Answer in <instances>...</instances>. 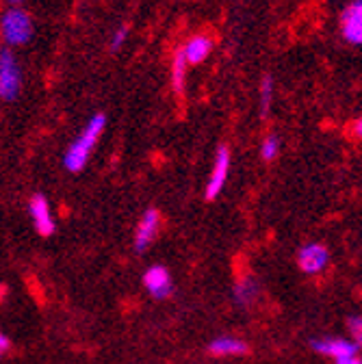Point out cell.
<instances>
[{"mask_svg": "<svg viewBox=\"0 0 362 364\" xmlns=\"http://www.w3.org/2000/svg\"><path fill=\"white\" fill-rule=\"evenodd\" d=\"M105 126H107V117L102 113H96L92 119L87 122V126L78 132V136L72 141V146L65 150L63 167L68 171L76 173V171H80L87 165V161H89V156H92L98 139L105 132Z\"/></svg>", "mask_w": 362, "mask_h": 364, "instance_id": "1", "label": "cell"}, {"mask_svg": "<svg viewBox=\"0 0 362 364\" xmlns=\"http://www.w3.org/2000/svg\"><path fill=\"white\" fill-rule=\"evenodd\" d=\"M0 28H3V39L11 48H18V46H26L33 39L35 26H33V18L18 7H11L3 14V20H0Z\"/></svg>", "mask_w": 362, "mask_h": 364, "instance_id": "2", "label": "cell"}, {"mask_svg": "<svg viewBox=\"0 0 362 364\" xmlns=\"http://www.w3.org/2000/svg\"><path fill=\"white\" fill-rule=\"evenodd\" d=\"M22 87V72L20 65L9 48H3L0 53V96L5 102H11L18 98Z\"/></svg>", "mask_w": 362, "mask_h": 364, "instance_id": "3", "label": "cell"}, {"mask_svg": "<svg viewBox=\"0 0 362 364\" xmlns=\"http://www.w3.org/2000/svg\"><path fill=\"white\" fill-rule=\"evenodd\" d=\"M228 173H230V152L228 148H219L217 150V156H215V165H213V171L208 176V182H206V200H215L223 187H225V182H228Z\"/></svg>", "mask_w": 362, "mask_h": 364, "instance_id": "4", "label": "cell"}, {"mask_svg": "<svg viewBox=\"0 0 362 364\" xmlns=\"http://www.w3.org/2000/svg\"><path fill=\"white\" fill-rule=\"evenodd\" d=\"M297 262H299V269L308 276H316V273H321L328 262H330V252L326 245L321 243H308L299 250L297 254Z\"/></svg>", "mask_w": 362, "mask_h": 364, "instance_id": "5", "label": "cell"}, {"mask_svg": "<svg viewBox=\"0 0 362 364\" xmlns=\"http://www.w3.org/2000/svg\"><path fill=\"white\" fill-rule=\"evenodd\" d=\"M341 31L345 41L362 46V0H353L341 14Z\"/></svg>", "mask_w": 362, "mask_h": 364, "instance_id": "6", "label": "cell"}, {"mask_svg": "<svg viewBox=\"0 0 362 364\" xmlns=\"http://www.w3.org/2000/svg\"><path fill=\"white\" fill-rule=\"evenodd\" d=\"M28 215L35 223V230L41 237H50L55 232V217H53V208L48 204V200L43 196H33L28 202Z\"/></svg>", "mask_w": 362, "mask_h": 364, "instance_id": "7", "label": "cell"}, {"mask_svg": "<svg viewBox=\"0 0 362 364\" xmlns=\"http://www.w3.org/2000/svg\"><path fill=\"white\" fill-rule=\"evenodd\" d=\"M144 287L146 291L154 297V299H165L171 295L174 291V284H171V276L169 271L161 264H154L150 267L146 273H144Z\"/></svg>", "mask_w": 362, "mask_h": 364, "instance_id": "8", "label": "cell"}, {"mask_svg": "<svg viewBox=\"0 0 362 364\" xmlns=\"http://www.w3.org/2000/svg\"><path fill=\"white\" fill-rule=\"evenodd\" d=\"M159 225H161V217L154 208H148L137 225V232H134V252H146L152 241L159 235Z\"/></svg>", "mask_w": 362, "mask_h": 364, "instance_id": "9", "label": "cell"}, {"mask_svg": "<svg viewBox=\"0 0 362 364\" xmlns=\"http://www.w3.org/2000/svg\"><path fill=\"white\" fill-rule=\"evenodd\" d=\"M310 345H312L314 351L330 355L334 362L341 360V358L358 353V345L353 341H345V338H314Z\"/></svg>", "mask_w": 362, "mask_h": 364, "instance_id": "10", "label": "cell"}, {"mask_svg": "<svg viewBox=\"0 0 362 364\" xmlns=\"http://www.w3.org/2000/svg\"><path fill=\"white\" fill-rule=\"evenodd\" d=\"M233 295H235L237 306L250 308L258 299V295H260V282L254 276H243L241 280H237Z\"/></svg>", "mask_w": 362, "mask_h": 364, "instance_id": "11", "label": "cell"}, {"mask_svg": "<svg viewBox=\"0 0 362 364\" xmlns=\"http://www.w3.org/2000/svg\"><path fill=\"white\" fill-rule=\"evenodd\" d=\"M183 50L187 55V61L191 65H198V63L206 61L208 55L213 53V39L206 37V35H198V37H193V39L187 41V46H185Z\"/></svg>", "mask_w": 362, "mask_h": 364, "instance_id": "12", "label": "cell"}, {"mask_svg": "<svg viewBox=\"0 0 362 364\" xmlns=\"http://www.w3.org/2000/svg\"><path fill=\"white\" fill-rule=\"evenodd\" d=\"M208 351L217 358H223V355H239V353H245L247 351V345L235 336H219L215 338L211 345H208Z\"/></svg>", "mask_w": 362, "mask_h": 364, "instance_id": "13", "label": "cell"}, {"mask_svg": "<svg viewBox=\"0 0 362 364\" xmlns=\"http://www.w3.org/2000/svg\"><path fill=\"white\" fill-rule=\"evenodd\" d=\"M187 65H189V61H187V55H185V50H178V53L174 55V61H171V87L178 91V94L185 89Z\"/></svg>", "mask_w": 362, "mask_h": 364, "instance_id": "14", "label": "cell"}, {"mask_svg": "<svg viewBox=\"0 0 362 364\" xmlns=\"http://www.w3.org/2000/svg\"><path fill=\"white\" fill-rule=\"evenodd\" d=\"M271 100H274V80H271V76H265L260 82V113L262 115L269 113Z\"/></svg>", "mask_w": 362, "mask_h": 364, "instance_id": "15", "label": "cell"}, {"mask_svg": "<svg viewBox=\"0 0 362 364\" xmlns=\"http://www.w3.org/2000/svg\"><path fill=\"white\" fill-rule=\"evenodd\" d=\"M278 152H280V139H278L276 134H269L267 139L262 141V146H260L262 159H265V161H274V159L278 156Z\"/></svg>", "mask_w": 362, "mask_h": 364, "instance_id": "16", "label": "cell"}, {"mask_svg": "<svg viewBox=\"0 0 362 364\" xmlns=\"http://www.w3.org/2000/svg\"><path fill=\"white\" fill-rule=\"evenodd\" d=\"M347 328L353 336V343L362 347V316H349L347 318Z\"/></svg>", "mask_w": 362, "mask_h": 364, "instance_id": "17", "label": "cell"}, {"mask_svg": "<svg viewBox=\"0 0 362 364\" xmlns=\"http://www.w3.org/2000/svg\"><path fill=\"white\" fill-rule=\"evenodd\" d=\"M126 35H128V31L126 28H119L115 35H113V39H111V50L115 53V50H119L122 46H124V41H126Z\"/></svg>", "mask_w": 362, "mask_h": 364, "instance_id": "18", "label": "cell"}, {"mask_svg": "<svg viewBox=\"0 0 362 364\" xmlns=\"http://www.w3.org/2000/svg\"><path fill=\"white\" fill-rule=\"evenodd\" d=\"M336 364H362V358L358 353H353V355H347V358L336 360Z\"/></svg>", "mask_w": 362, "mask_h": 364, "instance_id": "19", "label": "cell"}, {"mask_svg": "<svg viewBox=\"0 0 362 364\" xmlns=\"http://www.w3.org/2000/svg\"><path fill=\"white\" fill-rule=\"evenodd\" d=\"M9 347H11L9 336H7V334H0V353H7V351H9Z\"/></svg>", "mask_w": 362, "mask_h": 364, "instance_id": "20", "label": "cell"}, {"mask_svg": "<svg viewBox=\"0 0 362 364\" xmlns=\"http://www.w3.org/2000/svg\"><path fill=\"white\" fill-rule=\"evenodd\" d=\"M353 132H356V136H358V139H362V117L356 122V126H353Z\"/></svg>", "mask_w": 362, "mask_h": 364, "instance_id": "21", "label": "cell"}, {"mask_svg": "<svg viewBox=\"0 0 362 364\" xmlns=\"http://www.w3.org/2000/svg\"><path fill=\"white\" fill-rule=\"evenodd\" d=\"M7 3H9V5L14 7V5H20V3H22V0H7Z\"/></svg>", "mask_w": 362, "mask_h": 364, "instance_id": "22", "label": "cell"}]
</instances>
